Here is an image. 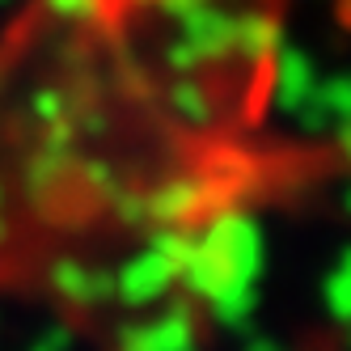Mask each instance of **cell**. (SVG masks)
Instances as JSON below:
<instances>
[{"instance_id": "obj_1", "label": "cell", "mask_w": 351, "mask_h": 351, "mask_svg": "<svg viewBox=\"0 0 351 351\" xmlns=\"http://www.w3.org/2000/svg\"><path fill=\"white\" fill-rule=\"evenodd\" d=\"M330 5H335L339 26H343V30H351V0H330Z\"/></svg>"}]
</instances>
